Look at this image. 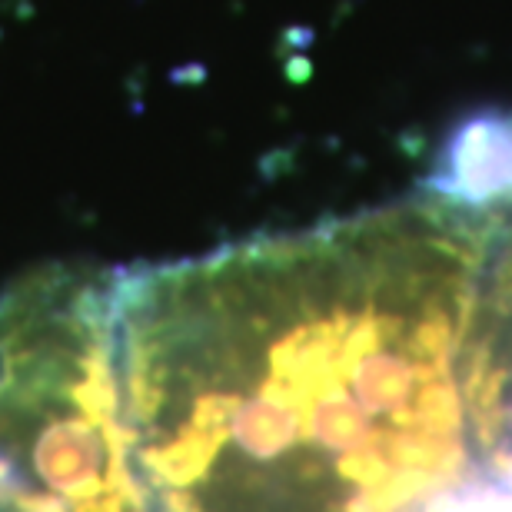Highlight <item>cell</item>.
I'll return each instance as SVG.
<instances>
[{
    "mask_svg": "<svg viewBox=\"0 0 512 512\" xmlns=\"http://www.w3.org/2000/svg\"><path fill=\"white\" fill-rule=\"evenodd\" d=\"M0 512H153L120 396L114 270L50 263L0 293Z\"/></svg>",
    "mask_w": 512,
    "mask_h": 512,
    "instance_id": "6da1fadb",
    "label": "cell"
},
{
    "mask_svg": "<svg viewBox=\"0 0 512 512\" xmlns=\"http://www.w3.org/2000/svg\"><path fill=\"white\" fill-rule=\"evenodd\" d=\"M466 207H499L512 200V110L486 107L449 130L426 187Z\"/></svg>",
    "mask_w": 512,
    "mask_h": 512,
    "instance_id": "7a4b0ae2",
    "label": "cell"
}]
</instances>
